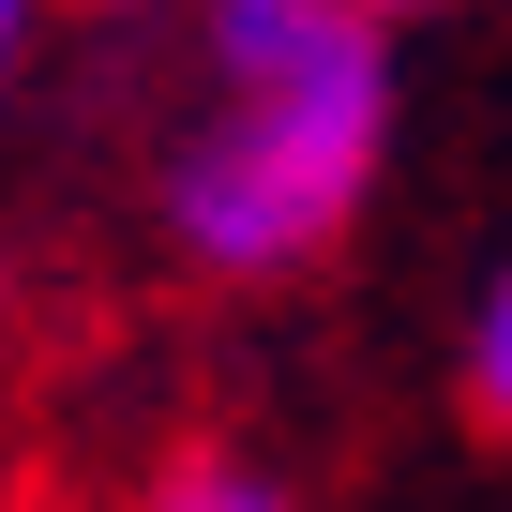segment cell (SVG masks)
<instances>
[{"mask_svg":"<svg viewBox=\"0 0 512 512\" xmlns=\"http://www.w3.org/2000/svg\"><path fill=\"white\" fill-rule=\"evenodd\" d=\"M151 512H287V497L256 482V467H181V482H166Z\"/></svg>","mask_w":512,"mask_h":512,"instance_id":"2","label":"cell"},{"mask_svg":"<svg viewBox=\"0 0 512 512\" xmlns=\"http://www.w3.org/2000/svg\"><path fill=\"white\" fill-rule=\"evenodd\" d=\"M392 136V76H377V16L347 0H226V121L181 151V241L211 272H287L347 226V196L377 181Z\"/></svg>","mask_w":512,"mask_h":512,"instance_id":"1","label":"cell"},{"mask_svg":"<svg viewBox=\"0 0 512 512\" xmlns=\"http://www.w3.org/2000/svg\"><path fill=\"white\" fill-rule=\"evenodd\" d=\"M347 16H392V0H347Z\"/></svg>","mask_w":512,"mask_h":512,"instance_id":"5","label":"cell"},{"mask_svg":"<svg viewBox=\"0 0 512 512\" xmlns=\"http://www.w3.org/2000/svg\"><path fill=\"white\" fill-rule=\"evenodd\" d=\"M467 377H482V407H497V422H512V287H497V302H482V347H467Z\"/></svg>","mask_w":512,"mask_h":512,"instance_id":"3","label":"cell"},{"mask_svg":"<svg viewBox=\"0 0 512 512\" xmlns=\"http://www.w3.org/2000/svg\"><path fill=\"white\" fill-rule=\"evenodd\" d=\"M16 31H31V0H0V61H16Z\"/></svg>","mask_w":512,"mask_h":512,"instance_id":"4","label":"cell"}]
</instances>
